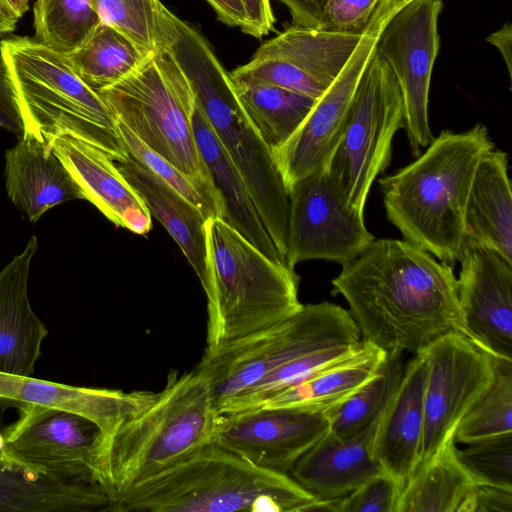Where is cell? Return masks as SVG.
<instances>
[{
  "instance_id": "obj_1",
  "label": "cell",
  "mask_w": 512,
  "mask_h": 512,
  "mask_svg": "<svg viewBox=\"0 0 512 512\" xmlns=\"http://www.w3.org/2000/svg\"><path fill=\"white\" fill-rule=\"evenodd\" d=\"M361 339L414 355L439 337H468L453 266L407 240L375 239L332 280Z\"/></svg>"
},
{
  "instance_id": "obj_2",
  "label": "cell",
  "mask_w": 512,
  "mask_h": 512,
  "mask_svg": "<svg viewBox=\"0 0 512 512\" xmlns=\"http://www.w3.org/2000/svg\"><path fill=\"white\" fill-rule=\"evenodd\" d=\"M220 415L209 378L199 365L184 372L171 369L165 386L149 405L99 436L93 454V480L111 504L131 487L211 443Z\"/></svg>"
},
{
  "instance_id": "obj_3",
  "label": "cell",
  "mask_w": 512,
  "mask_h": 512,
  "mask_svg": "<svg viewBox=\"0 0 512 512\" xmlns=\"http://www.w3.org/2000/svg\"><path fill=\"white\" fill-rule=\"evenodd\" d=\"M495 148L487 127L443 130L423 154L379 180L386 217L407 240L450 266L465 241V211L482 157Z\"/></svg>"
},
{
  "instance_id": "obj_4",
  "label": "cell",
  "mask_w": 512,
  "mask_h": 512,
  "mask_svg": "<svg viewBox=\"0 0 512 512\" xmlns=\"http://www.w3.org/2000/svg\"><path fill=\"white\" fill-rule=\"evenodd\" d=\"M319 499L290 475L255 466L213 441L118 496L108 512L315 511Z\"/></svg>"
},
{
  "instance_id": "obj_5",
  "label": "cell",
  "mask_w": 512,
  "mask_h": 512,
  "mask_svg": "<svg viewBox=\"0 0 512 512\" xmlns=\"http://www.w3.org/2000/svg\"><path fill=\"white\" fill-rule=\"evenodd\" d=\"M164 48L184 74L196 105L243 179L287 265L289 195L269 149L237 98L231 75L204 37L190 25L172 31Z\"/></svg>"
},
{
  "instance_id": "obj_6",
  "label": "cell",
  "mask_w": 512,
  "mask_h": 512,
  "mask_svg": "<svg viewBox=\"0 0 512 512\" xmlns=\"http://www.w3.org/2000/svg\"><path fill=\"white\" fill-rule=\"evenodd\" d=\"M206 350H214L293 315L299 276L218 217L205 222Z\"/></svg>"
},
{
  "instance_id": "obj_7",
  "label": "cell",
  "mask_w": 512,
  "mask_h": 512,
  "mask_svg": "<svg viewBox=\"0 0 512 512\" xmlns=\"http://www.w3.org/2000/svg\"><path fill=\"white\" fill-rule=\"evenodd\" d=\"M0 54L12 74L25 133L48 144L70 136L104 151L115 162L130 156L114 114L77 75L65 54L27 36L2 40Z\"/></svg>"
},
{
  "instance_id": "obj_8",
  "label": "cell",
  "mask_w": 512,
  "mask_h": 512,
  "mask_svg": "<svg viewBox=\"0 0 512 512\" xmlns=\"http://www.w3.org/2000/svg\"><path fill=\"white\" fill-rule=\"evenodd\" d=\"M98 94L116 120L145 145L218 194L195 142L191 122L194 94L167 51L159 49L148 55L128 76Z\"/></svg>"
},
{
  "instance_id": "obj_9",
  "label": "cell",
  "mask_w": 512,
  "mask_h": 512,
  "mask_svg": "<svg viewBox=\"0 0 512 512\" xmlns=\"http://www.w3.org/2000/svg\"><path fill=\"white\" fill-rule=\"evenodd\" d=\"M359 329L341 306L303 304L287 319L214 350L198 365L207 374L218 412L280 366L308 353L361 341Z\"/></svg>"
},
{
  "instance_id": "obj_10",
  "label": "cell",
  "mask_w": 512,
  "mask_h": 512,
  "mask_svg": "<svg viewBox=\"0 0 512 512\" xmlns=\"http://www.w3.org/2000/svg\"><path fill=\"white\" fill-rule=\"evenodd\" d=\"M404 102L397 79L375 53L364 68L339 142L325 164L345 203L364 213L371 186L391 161L396 132L404 128Z\"/></svg>"
},
{
  "instance_id": "obj_11",
  "label": "cell",
  "mask_w": 512,
  "mask_h": 512,
  "mask_svg": "<svg viewBox=\"0 0 512 512\" xmlns=\"http://www.w3.org/2000/svg\"><path fill=\"white\" fill-rule=\"evenodd\" d=\"M425 365L424 424L418 466L448 440L494 377L493 356L458 332L445 334L421 349Z\"/></svg>"
},
{
  "instance_id": "obj_12",
  "label": "cell",
  "mask_w": 512,
  "mask_h": 512,
  "mask_svg": "<svg viewBox=\"0 0 512 512\" xmlns=\"http://www.w3.org/2000/svg\"><path fill=\"white\" fill-rule=\"evenodd\" d=\"M442 0H408L380 29L375 53L390 67L404 102V129L413 157L433 140L428 119L432 69L439 51Z\"/></svg>"
},
{
  "instance_id": "obj_13",
  "label": "cell",
  "mask_w": 512,
  "mask_h": 512,
  "mask_svg": "<svg viewBox=\"0 0 512 512\" xmlns=\"http://www.w3.org/2000/svg\"><path fill=\"white\" fill-rule=\"evenodd\" d=\"M287 266L306 260L342 266L358 257L376 238L364 216L352 210L337 191L325 165L288 190Z\"/></svg>"
},
{
  "instance_id": "obj_14",
  "label": "cell",
  "mask_w": 512,
  "mask_h": 512,
  "mask_svg": "<svg viewBox=\"0 0 512 512\" xmlns=\"http://www.w3.org/2000/svg\"><path fill=\"white\" fill-rule=\"evenodd\" d=\"M394 9L393 2L381 0L340 74L290 138L272 152L287 192L294 183L328 161L342 135L353 94L374 53L378 33Z\"/></svg>"
},
{
  "instance_id": "obj_15",
  "label": "cell",
  "mask_w": 512,
  "mask_h": 512,
  "mask_svg": "<svg viewBox=\"0 0 512 512\" xmlns=\"http://www.w3.org/2000/svg\"><path fill=\"white\" fill-rule=\"evenodd\" d=\"M5 428V440L21 461L66 482H94V448L101 434L89 418L68 410L24 404Z\"/></svg>"
},
{
  "instance_id": "obj_16",
  "label": "cell",
  "mask_w": 512,
  "mask_h": 512,
  "mask_svg": "<svg viewBox=\"0 0 512 512\" xmlns=\"http://www.w3.org/2000/svg\"><path fill=\"white\" fill-rule=\"evenodd\" d=\"M329 429L327 414L259 406L221 414L213 442L257 467L289 475Z\"/></svg>"
},
{
  "instance_id": "obj_17",
  "label": "cell",
  "mask_w": 512,
  "mask_h": 512,
  "mask_svg": "<svg viewBox=\"0 0 512 512\" xmlns=\"http://www.w3.org/2000/svg\"><path fill=\"white\" fill-rule=\"evenodd\" d=\"M458 302L469 339L495 358L512 360V262L465 239Z\"/></svg>"
},
{
  "instance_id": "obj_18",
  "label": "cell",
  "mask_w": 512,
  "mask_h": 512,
  "mask_svg": "<svg viewBox=\"0 0 512 512\" xmlns=\"http://www.w3.org/2000/svg\"><path fill=\"white\" fill-rule=\"evenodd\" d=\"M13 407L0 399V512H108L110 500L97 483L55 479L13 454L4 436V417Z\"/></svg>"
},
{
  "instance_id": "obj_19",
  "label": "cell",
  "mask_w": 512,
  "mask_h": 512,
  "mask_svg": "<svg viewBox=\"0 0 512 512\" xmlns=\"http://www.w3.org/2000/svg\"><path fill=\"white\" fill-rule=\"evenodd\" d=\"M425 365L415 354L379 416L371 454L400 491L418 467L424 424Z\"/></svg>"
},
{
  "instance_id": "obj_20",
  "label": "cell",
  "mask_w": 512,
  "mask_h": 512,
  "mask_svg": "<svg viewBox=\"0 0 512 512\" xmlns=\"http://www.w3.org/2000/svg\"><path fill=\"white\" fill-rule=\"evenodd\" d=\"M49 145L94 204L115 225L145 235L152 215L116 162L104 151L70 136L54 138Z\"/></svg>"
},
{
  "instance_id": "obj_21",
  "label": "cell",
  "mask_w": 512,
  "mask_h": 512,
  "mask_svg": "<svg viewBox=\"0 0 512 512\" xmlns=\"http://www.w3.org/2000/svg\"><path fill=\"white\" fill-rule=\"evenodd\" d=\"M155 395L150 391L78 387L0 372V399L15 408L34 404L78 413L92 420L99 427L100 435L111 432L140 412Z\"/></svg>"
},
{
  "instance_id": "obj_22",
  "label": "cell",
  "mask_w": 512,
  "mask_h": 512,
  "mask_svg": "<svg viewBox=\"0 0 512 512\" xmlns=\"http://www.w3.org/2000/svg\"><path fill=\"white\" fill-rule=\"evenodd\" d=\"M379 416L350 437H338L329 429L297 461L289 475L319 500L348 495L383 471L371 454Z\"/></svg>"
},
{
  "instance_id": "obj_23",
  "label": "cell",
  "mask_w": 512,
  "mask_h": 512,
  "mask_svg": "<svg viewBox=\"0 0 512 512\" xmlns=\"http://www.w3.org/2000/svg\"><path fill=\"white\" fill-rule=\"evenodd\" d=\"M5 160L8 196L31 222L60 203L85 199L80 185L45 140L24 133L6 150Z\"/></svg>"
},
{
  "instance_id": "obj_24",
  "label": "cell",
  "mask_w": 512,
  "mask_h": 512,
  "mask_svg": "<svg viewBox=\"0 0 512 512\" xmlns=\"http://www.w3.org/2000/svg\"><path fill=\"white\" fill-rule=\"evenodd\" d=\"M37 248V238L32 236L24 250L0 271V372L32 376L48 334L27 293Z\"/></svg>"
},
{
  "instance_id": "obj_25",
  "label": "cell",
  "mask_w": 512,
  "mask_h": 512,
  "mask_svg": "<svg viewBox=\"0 0 512 512\" xmlns=\"http://www.w3.org/2000/svg\"><path fill=\"white\" fill-rule=\"evenodd\" d=\"M191 122L198 151L223 204L222 220L269 258L286 265L243 179L197 105Z\"/></svg>"
},
{
  "instance_id": "obj_26",
  "label": "cell",
  "mask_w": 512,
  "mask_h": 512,
  "mask_svg": "<svg viewBox=\"0 0 512 512\" xmlns=\"http://www.w3.org/2000/svg\"><path fill=\"white\" fill-rule=\"evenodd\" d=\"M117 167L175 240L197 274L206 283V234L204 214L142 163L129 156Z\"/></svg>"
},
{
  "instance_id": "obj_27",
  "label": "cell",
  "mask_w": 512,
  "mask_h": 512,
  "mask_svg": "<svg viewBox=\"0 0 512 512\" xmlns=\"http://www.w3.org/2000/svg\"><path fill=\"white\" fill-rule=\"evenodd\" d=\"M465 239L512 262V194L508 155L493 148L476 168L465 211Z\"/></svg>"
},
{
  "instance_id": "obj_28",
  "label": "cell",
  "mask_w": 512,
  "mask_h": 512,
  "mask_svg": "<svg viewBox=\"0 0 512 512\" xmlns=\"http://www.w3.org/2000/svg\"><path fill=\"white\" fill-rule=\"evenodd\" d=\"M387 355L386 351L364 341L361 349L350 357L284 389L260 406L328 414L373 379Z\"/></svg>"
},
{
  "instance_id": "obj_29",
  "label": "cell",
  "mask_w": 512,
  "mask_h": 512,
  "mask_svg": "<svg viewBox=\"0 0 512 512\" xmlns=\"http://www.w3.org/2000/svg\"><path fill=\"white\" fill-rule=\"evenodd\" d=\"M361 36L292 25L262 44L254 56L284 60L328 88L350 59Z\"/></svg>"
},
{
  "instance_id": "obj_30",
  "label": "cell",
  "mask_w": 512,
  "mask_h": 512,
  "mask_svg": "<svg viewBox=\"0 0 512 512\" xmlns=\"http://www.w3.org/2000/svg\"><path fill=\"white\" fill-rule=\"evenodd\" d=\"M479 483L459 458L453 437L417 467L400 493L397 512H459Z\"/></svg>"
},
{
  "instance_id": "obj_31",
  "label": "cell",
  "mask_w": 512,
  "mask_h": 512,
  "mask_svg": "<svg viewBox=\"0 0 512 512\" xmlns=\"http://www.w3.org/2000/svg\"><path fill=\"white\" fill-rule=\"evenodd\" d=\"M233 83L245 114L271 155L296 131L317 101L278 86Z\"/></svg>"
},
{
  "instance_id": "obj_32",
  "label": "cell",
  "mask_w": 512,
  "mask_h": 512,
  "mask_svg": "<svg viewBox=\"0 0 512 512\" xmlns=\"http://www.w3.org/2000/svg\"><path fill=\"white\" fill-rule=\"evenodd\" d=\"M150 55L114 28L100 23L67 58L77 75L100 91L124 79Z\"/></svg>"
},
{
  "instance_id": "obj_33",
  "label": "cell",
  "mask_w": 512,
  "mask_h": 512,
  "mask_svg": "<svg viewBox=\"0 0 512 512\" xmlns=\"http://www.w3.org/2000/svg\"><path fill=\"white\" fill-rule=\"evenodd\" d=\"M34 38L61 54L80 47L100 25L92 0H36Z\"/></svg>"
},
{
  "instance_id": "obj_34",
  "label": "cell",
  "mask_w": 512,
  "mask_h": 512,
  "mask_svg": "<svg viewBox=\"0 0 512 512\" xmlns=\"http://www.w3.org/2000/svg\"><path fill=\"white\" fill-rule=\"evenodd\" d=\"M403 352L388 353L379 373L346 402L328 413L330 430L338 437H350L371 424L384 410L397 388L405 363Z\"/></svg>"
},
{
  "instance_id": "obj_35",
  "label": "cell",
  "mask_w": 512,
  "mask_h": 512,
  "mask_svg": "<svg viewBox=\"0 0 512 512\" xmlns=\"http://www.w3.org/2000/svg\"><path fill=\"white\" fill-rule=\"evenodd\" d=\"M493 367L490 387L455 431L456 443L467 445L512 433V360L493 357Z\"/></svg>"
},
{
  "instance_id": "obj_36",
  "label": "cell",
  "mask_w": 512,
  "mask_h": 512,
  "mask_svg": "<svg viewBox=\"0 0 512 512\" xmlns=\"http://www.w3.org/2000/svg\"><path fill=\"white\" fill-rule=\"evenodd\" d=\"M364 341L341 344L300 356L264 376L252 388L234 399L221 414L258 407L266 400L312 375L350 357Z\"/></svg>"
},
{
  "instance_id": "obj_37",
  "label": "cell",
  "mask_w": 512,
  "mask_h": 512,
  "mask_svg": "<svg viewBox=\"0 0 512 512\" xmlns=\"http://www.w3.org/2000/svg\"><path fill=\"white\" fill-rule=\"evenodd\" d=\"M102 24L108 25L147 54L159 50L162 3L159 0H92Z\"/></svg>"
},
{
  "instance_id": "obj_38",
  "label": "cell",
  "mask_w": 512,
  "mask_h": 512,
  "mask_svg": "<svg viewBox=\"0 0 512 512\" xmlns=\"http://www.w3.org/2000/svg\"><path fill=\"white\" fill-rule=\"evenodd\" d=\"M117 131L131 157L142 163L156 176L172 187L208 218L223 217V204L215 192L193 181L174 165L151 150L121 122L116 121Z\"/></svg>"
},
{
  "instance_id": "obj_39",
  "label": "cell",
  "mask_w": 512,
  "mask_h": 512,
  "mask_svg": "<svg viewBox=\"0 0 512 512\" xmlns=\"http://www.w3.org/2000/svg\"><path fill=\"white\" fill-rule=\"evenodd\" d=\"M458 456L480 482L512 489V433L467 444Z\"/></svg>"
},
{
  "instance_id": "obj_40",
  "label": "cell",
  "mask_w": 512,
  "mask_h": 512,
  "mask_svg": "<svg viewBox=\"0 0 512 512\" xmlns=\"http://www.w3.org/2000/svg\"><path fill=\"white\" fill-rule=\"evenodd\" d=\"M233 82L273 85L299 92L315 99L327 87L284 60L273 57H253L247 64L230 73Z\"/></svg>"
},
{
  "instance_id": "obj_41",
  "label": "cell",
  "mask_w": 512,
  "mask_h": 512,
  "mask_svg": "<svg viewBox=\"0 0 512 512\" xmlns=\"http://www.w3.org/2000/svg\"><path fill=\"white\" fill-rule=\"evenodd\" d=\"M400 493L394 479L381 471L348 495L327 500L326 511L397 512Z\"/></svg>"
},
{
  "instance_id": "obj_42",
  "label": "cell",
  "mask_w": 512,
  "mask_h": 512,
  "mask_svg": "<svg viewBox=\"0 0 512 512\" xmlns=\"http://www.w3.org/2000/svg\"><path fill=\"white\" fill-rule=\"evenodd\" d=\"M381 0H327L315 28L362 34Z\"/></svg>"
},
{
  "instance_id": "obj_43",
  "label": "cell",
  "mask_w": 512,
  "mask_h": 512,
  "mask_svg": "<svg viewBox=\"0 0 512 512\" xmlns=\"http://www.w3.org/2000/svg\"><path fill=\"white\" fill-rule=\"evenodd\" d=\"M0 127L16 134L25 133L16 87L9 66L0 54Z\"/></svg>"
},
{
  "instance_id": "obj_44",
  "label": "cell",
  "mask_w": 512,
  "mask_h": 512,
  "mask_svg": "<svg viewBox=\"0 0 512 512\" xmlns=\"http://www.w3.org/2000/svg\"><path fill=\"white\" fill-rule=\"evenodd\" d=\"M459 512H512V489L479 483L463 501Z\"/></svg>"
},
{
  "instance_id": "obj_45",
  "label": "cell",
  "mask_w": 512,
  "mask_h": 512,
  "mask_svg": "<svg viewBox=\"0 0 512 512\" xmlns=\"http://www.w3.org/2000/svg\"><path fill=\"white\" fill-rule=\"evenodd\" d=\"M247 18L246 34L262 38L274 29L275 18L270 0H241Z\"/></svg>"
},
{
  "instance_id": "obj_46",
  "label": "cell",
  "mask_w": 512,
  "mask_h": 512,
  "mask_svg": "<svg viewBox=\"0 0 512 512\" xmlns=\"http://www.w3.org/2000/svg\"><path fill=\"white\" fill-rule=\"evenodd\" d=\"M289 10L293 25L315 28L327 0H279Z\"/></svg>"
},
{
  "instance_id": "obj_47",
  "label": "cell",
  "mask_w": 512,
  "mask_h": 512,
  "mask_svg": "<svg viewBox=\"0 0 512 512\" xmlns=\"http://www.w3.org/2000/svg\"><path fill=\"white\" fill-rule=\"evenodd\" d=\"M215 10L217 17L229 26H237L244 33L247 29V18L241 0H206Z\"/></svg>"
},
{
  "instance_id": "obj_48",
  "label": "cell",
  "mask_w": 512,
  "mask_h": 512,
  "mask_svg": "<svg viewBox=\"0 0 512 512\" xmlns=\"http://www.w3.org/2000/svg\"><path fill=\"white\" fill-rule=\"evenodd\" d=\"M487 42L495 46L501 53L506 64L509 77H512V26L505 23L499 30L487 37Z\"/></svg>"
},
{
  "instance_id": "obj_49",
  "label": "cell",
  "mask_w": 512,
  "mask_h": 512,
  "mask_svg": "<svg viewBox=\"0 0 512 512\" xmlns=\"http://www.w3.org/2000/svg\"><path fill=\"white\" fill-rule=\"evenodd\" d=\"M18 17L6 0H0V36L15 30Z\"/></svg>"
},
{
  "instance_id": "obj_50",
  "label": "cell",
  "mask_w": 512,
  "mask_h": 512,
  "mask_svg": "<svg viewBox=\"0 0 512 512\" xmlns=\"http://www.w3.org/2000/svg\"><path fill=\"white\" fill-rule=\"evenodd\" d=\"M10 7L13 9L16 16L21 18L28 10L29 0H6Z\"/></svg>"
}]
</instances>
